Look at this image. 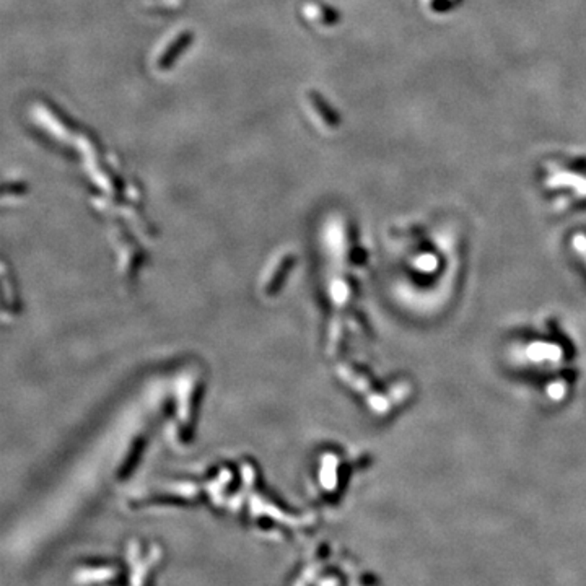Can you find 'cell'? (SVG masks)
Listing matches in <instances>:
<instances>
[{"label":"cell","instance_id":"cell-2","mask_svg":"<svg viewBox=\"0 0 586 586\" xmlns=\"http://www.w3.org/2000/svg\"><path fill=\"white\" fill-rule=\"evenodd\" d=\"M570 246H572V251H574L575 256L580 259V262L583 264V267L586 269V235L575 233L570 240Z\"/></svg>","mask_w":586,"mask_h":586},{"label":"cell","instance_id":"cell-1","mask_svg":"<svg viewBox=\"0 0 586 586\" xmlns=\"http://www.w3.org/2000/svg\"><path fill=\"white\" fill-rule=\"evenodd\" d=\"M526 355L532 364L545 360H547L549 364H557L558 360H562V348L558 347L556 342L532 341L531 344H527Z\"/></svg>","mask_w":586,"mask_h":586}]
</instances>
